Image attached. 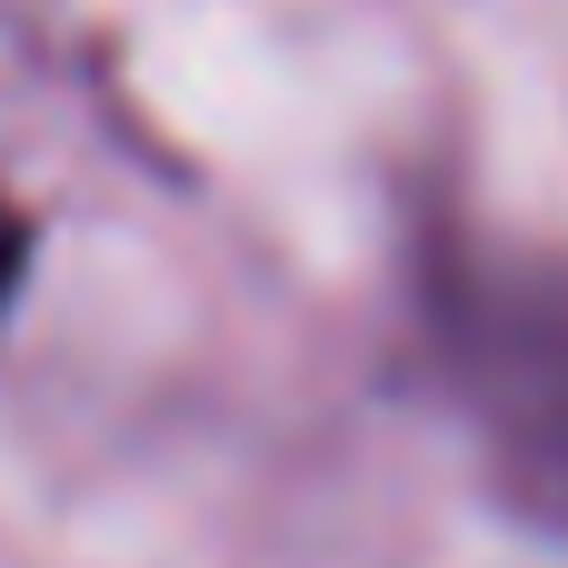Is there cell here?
Segmentation results:
<instances>
[{"mask_svg": "<svg viewBox=\"0 0 568 568\" xmlns=\"http://www.w3.org/2000/svg\"><path fill=\"white\" fill-rule=\"evenodd\" d=\"M30 250H40V240H30V210H20V200H0V310H10V300H20V280H30Z\"/></svg>", "mask_w": 568, "mask_h": 568, "instance_id": "obj_2", "label": "cell"}, {"mask_svg": "<svg viewBox=\"0 0 568 568\" xmlns=\"http://www.w3.org/2000/svg\"><path fill=\"white\" fill-rule=\"evenodd\" d=\"M429 329L489 479L519 519L568 539V260H449Z\"/></svg>", "mask_w": 568, "mask_h": 568, "instance_id": "obj_1", "label": "cell"}]
</instances>
